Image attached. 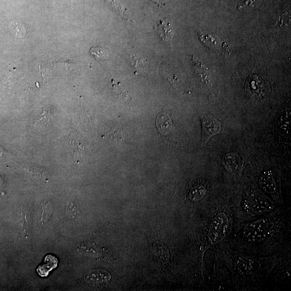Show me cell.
<instances>
[{"label": "cell", "mask_w": 291, "mask_h": 291, "mask_svg": "<svg viewBox=\"0 0 291 291\" xmlns=\"http://www.w3.org/2000/svg\"><path fill=\"white\" fill-rule=\"evenodd\" d=\"M284 252V251H283ZM269 257L246 255L225 242L205 258L206 282L210 290H263L270 285L280 253Z\"/></svg>", "instance_id": "obj_1"}, {"label": "cell", "mask_w": 291, "mask_h": 291, "mask_svg": "<svg viewBox=\"0 0 291 291\" xmlns=\"http://www.w3.org/2000/svg\"><path fill=\"white\" fill-rule=\"evenodd\" d=\"M232 198L210 199L201 208V221L197 234V276L204 288V259L209 251L225 242L234 227Z\"/></svg>", "instance_id": "obj_3"}, {"label": "cell", "mask_w": 291, "mask_h": 291, "mask_svg": "<svg viewBox=\"0 0 291 291\" xmlns=\"http://www.w3.org/2000/svg\"><path fill=\"white\" fill-rule=\"evenodd\" d=\"M157 32L158 36L165 45L167 46L172 45L174 32L171 23L160 21V24L157 26Z\"/></svg>", "instance_id": "obj_8"}, {"label": "cell", "mask_w": 291, "mask_h": 291, "mask_svg": "<svg viewBox=\"0 0 291 291\" xmlns=\"http://www.w3.org/2000/svg\"><path fill=\"white\" fill-rule=\"evenodd\" d=\"M90 53L97 60L106 59L109 56L108 51L100 47H92L90 49Z\"/></svg>", "instance_id": "obj_14"}, {"label": "cell", "mask_w": 291, "mask_h": 291, "mask_svg": "<svg viewBox=\"0 0 291 291\" xmlns=\"http://www.w3.org/2000/svg\"><path fill=\"white\" fill-rule=\"evenodd\" d=\"M156 126L158 130L163 135H167L172 133L173 130L172 120L170 116L165 112H162L157 115Z\"/></svg>", "instance_id": "obj_7"}, {"label": "cell", "mask_w": 291, "mask_h": 291, "mask_svg": "<svg viewBox=\"0 0 291 291\" xmlns=\"http://www.w3.org/2000/svg\"><path fill=\"white\" fill-rule=\"evenodd\" d=\"M221 130V124L218 119L211 116L203 119V137L205 142H207L211 137L219 134Z\"/></svg>", "instance_id": "obj_5"}, {"label": "cell", "mask_w": 291, "mask_h": 291, "mask_svg": "<svg viewBox=\"0 0 291 291\" xmlns=\"http://www.w3.org/2000/svg\"><path fill=\"white\" fill-rule=\"evenodd\" d=\"M152 1L158 5H162L167 3L170 0H152Z\"/></svg>", "instance_id": "obj_18"}, {"label": "cell", "mask_w": 291, "mask_h": 291, "mask_svg": "<svg viewBox=\"0 0 291 291\" xmlns=\"http://www.w3.org/2000/svg\"><path fill=\"white\" fill-rule=\"evenodd\" d=\"M225 243L233 250L259 257L291 249L289 206H279L255 220L235 226Z\"/></svg>", "instance_id": "obj_2"}, {"label": "cell", "mask_w": 291, "mask_h": 291, "mask_svg": "<svg viewBox=\"0 0 291 291\" xmlns=\"http://www.w3.org/2000/svg\"><path fill=\"white\" fill-rule=\"evenodd\" d=\"M192 60L194 65L195 67L198 71L199 75L200 76L201 79L203 82L208 83L209 81V74L208 68L205 67L202 63L200 62L197 57L193 56Z\"/></svg>", "instance_id": "obj_12"}, {"label": "cell", "mask_w": 291, "mask_h": 291, "mask_svg": "<svg viewBox=\"0 0 291 291\" xmlns=\"http://www.w3.org/2000/svg\"><path fill=\"white\" fill-rule=\"evenodd\" d=\"M58 264V259L57 257L52 255H47L37 268V272L42 277L48 276L50 272L57 267Z\"/></svg>", "instance_id": "obj_6"}, {"label": "cell", "mask_w": 291, "mask_h": 291, "mask_svg": "<svg viewBox=\"0 0 291 291\" xmlns=\"http://www.w3.org/2000/svg\"><path fill=\"white\" fill-rule=\"evenodd\" d=\"M224 165L226 170L231 173H237L241 170L240 157L235 153L227 155L224 158Z\"/></svg>", "instance_id": "obj_9"}, {"label": "cell", "mask_w": 291, "mask_h": 291, "mask_svg": "<svg viewBox=\"0 0 291 291\" xmlns=\"http://www.w3.org/2000/svg\"><path fill=\"white\" fill-rule=\"evenodd\" d=\"M131 62L132 65L135 67L136 68H145V63L141 58H136L135 56L131 57Z\"/></svg>", "instance_id": "obj_15"}, {"label": "cell", "mask_w": 291, "mask_h": 291, "mask_svg": "<svg viewBox=\"0 0 291 291\" xmlns=\"http://www.w3.org/2000/svg\"><path fill=\"white\" fill-rule=\"evenodd\" d=\"M232 200L234 226L255 220L280 206L267 195L255 190L247 192L239 199Z\"/></svg>", "instance_id": "obj_4"}, {"label": "cell", "mask_w": 291, "mask_h": 291, "mask_svg": "<svg viewBox=\"0 0 291 291\" xmlns=\"http://www.w3.org/2000/svg\"><path fill=\"white\" fill-rule=\"evenodd\" d=\"M53 115H54V113H53V111L50 108L45 109L43 111L39 117L35 120L34 126L38 129L42 128V127L48 122Z\"/></svg>", "instance_id": "obj_11"}, {"label": "cell", "mask_w": 291, "mask_h": 291, "mask_svg": "<svg viewBox=\"0 0 291 291\" xmlns=\"http://www.w3.org/2000/svg\"><path fill=\"white\" fill-rule=\"evenodd\" d=\"M71 155L73 157L77 158L82 156L84 151V147L81 142L72 140L70 144Z\"/></svg>", "instance_id": "obj_13"}, {"label": "cell", "mask_w": 291, "mask_h": 291, "mask_svg": "<svg viewBox=\"0 0 291 291\" xmlns=\"http://www.w3.org/2000/svg\"><path fill=\"white\" fill-rule=\"evenodd\" d=\"M108 1L116 10L122 14H125L124 8L121 6L118 0H108Z\"/></svg>", "instance_id": "obj_17"}, {"label": "cell", "mask_w": 291, "mask_h": 291, "mask_svg": "<svg viewBox=\"0 0 291 291\" xmlns=\"http://www.w3.org/2000/svg\"><path fill=\"white\" fill-rule=\"evenodd\" d=\"M19 25H20L18 23H17L15 22H12L10 23L9 26L12 30H13L17 36L19 35L22 37L24 35L23 28H24L22 27L19 29Z\"/></svg>", "instance_id": "obj_16"}, {"label": "cell", "mask_w": 291, "mask_h": 291, "mask_svg": "<svg viewBox=\"0 0 291 291\" xmlns=\"http://www.w3.org/2000/svg\"><path fill=\"white\" fill-rule=\"evenodd\" d=\"M201 42L211 49L219 50L222 46V42L218 37L211 35L205 31H202L199 35Z\"/></svg>", "instance_id": "obj_10"}]
</instances>
